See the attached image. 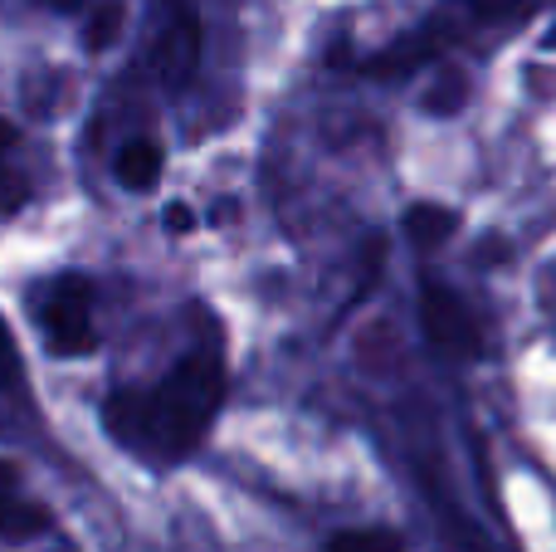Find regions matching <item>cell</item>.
<instances>
[{
	"label": "cell",
	"mask_w": 556,
	"mask_h": 552,
	"mask_svg": "<svg viewBox=\"0 0 556 552\" xmlns=\"http://www.w3.org/2000/svg\"><path fill=\"white\" fill-rule=\"evenodd\" d=\"M225 401V367L211 348L181 357L152 391H117L108 401V426L162 460H181L201 446Z\"/></svg>",
	"instance_id": "cell-1"
},
{
	"label": "cell",
	"mask_w": 556,
	"mask_h": 552,
	"mask_svg": "<svg viewBox=\"0 0 556 552\" xmlns=\"http://www.w3.org/2000/svg\"><path fill=\"white\" fill-rule=\"evenodd\" d=\"M39 328H45V342L59 352V357H78L98 342L93 333V289H88L78 274H64L54 279L45 293H39Z\"/></svg>",
	"instance_id": "cell-2"
},
{
	"label": "cell",
	"mask_w": 556,
	"mask_h": 552,
	"mask_svg": "<svg viewBox=\"0 0 556 552\" xmlns=\"http://www.w3.org/2000/svg\"><path fill=\"white\" fill-rule=\"evenodd\" d=\"M420 318H425V333H430L434 348L459 352V357H473V352L483 348L479 318H473L450 289H440V284H430V289L420 293Z\"/></svg>",
	"instance_id": "cell-3"
},
{
	"label": "cell",
	"mask_w": 556,
	"mask_h": 552,
	"mask_svg": "<svg viewBox=\"0 0 556 552\" xmlns=\"http://www.w3.org/2000/svg\"><path fill=\"white\" fill-rule=\"evenodd\" d=\"M49 528L45 504L20 494L15 465H0V538H35Z\"/></svg>",
	"instance_id": "cell-4"
},
{
	"label": "cell",
	"mask_w": 556,
	"mask_h": 552,
	"mask_svg": "<svg viewBox=\"0 0 556 552\" xmlns=\"http://www.w3.org/2000/svg\"><path fill=\"white\" fill-rule=\"evenodd\" d=\"M191 64H195V25L176 10L172 25L162 29V45H156V74L176 84V78L191 74Z\"/></svg>",
	"instance_id": "cell-5"
},
{
	"label": "cell",
	"mask_w": 556,
	"mask_h": 552,
	"mask_svg": "<svg viewBox=\"0 0 556 552\" xmlns=\"http://www.w3.org/2000/svg\"><path fill=\"white\" fill-rule=\"evenodd\" d=\"M113 166H117V181H123L127 191H152V186L162 181V147L137 137V142H127L123 152H117Z\"/></svg>",
	"instance_id": "cell-6"
},
{
	"label": "cell",
	"mask_w": 556,
	"mask_h": 552,
	"mask_svg": "<svg viewBox=\"0 0 556 552\" xmlns=\"http://www.w3.org/2000/svg\"><path fill=\"white\" fill-rule=\"evenodd\" d=\"M327 552H405V543L391 528H352V534H337Z\"/></svg>",
	"instance_id": "cell-7"
},
{
	"label": "cell",
	"mask_w": 556,
	"mask_h": 552,
	"mask_svg": "<svg viewBox=\"0 0 556 552\" xmlns=\"http://www.w3.org/2000/svg\"><path fill=\"white\" fill-rule=\"evenodd\" d=\"M117 35H123V5H117V0H103V5L88 15V25H84V45L98 54V49H108Z\"/></svg>",
	"instance_id": "cell-8"
},
{
	"label": "cell",
	"mask_w": 556,
	"mask_h": 552,
	"mask_svg": "<svg viewBox=\"0 0 556 552\" xmlns=\"http://www.w3.org/2000/svg\"><path fill=\"white\" fill-rule=\"evenodd\" d=\"M405 230H410L420 244H434L454 230V215L444 211V205H415V211L405 215Z\"/></svg>",
	"instance_id": "cell-9"
},
{
	"label": "cell",
	"mask_w": 556,
	"mask_h": 552,
	"mask_svg": "<svg viewBox=\"0 0 556 552\" xmlns=\"http://www.w3.org/2000/svg\"><path fill=\"white\" fill-rule=\"evenodd\" d=\"M15 381H20V348H15V338H10L5 318H0V391L15 387Z\"/></svg>",
	"instance_id": "cell-10"
},
{
	"label": "cell",
	"mask_w": 556,
	"mask_h": 552,
	"mask_svg": "<svg viewBox=\"0 0 556 552\" xmlns=\"http://www.w3.org/2000/svg\"><path fill=\"white\" fill-rule=\"evenodd\" d=\"M10 152H15V127L0 117V181H5V166H10Z\"/></svg>",
	"instance_id": "cell-11"
},
{
	"label": "cell",
	"mask_w": 556,
	"mask_h": 552,
	"mask_svg": "<svg viewBox=\"0 0 556 552\" xmlns=\"http://www.w3.org/2000/svg\"><path fill=\"white\" fill-rule=\"evenodd\" d=\"M195 225V215L186 211V205H172V211H166V230H191Z\"/></svg>",
	"instance_id": "cell-12"
},
{
	"label": "cell",
	"mask_w": 556,
	"mask_h": 552,
	"mask_svg": "<svg viewBox=\"0 0 556 552\" xmlns=\"http://www.w3.org/2000/svg\"><path fill=\"white\" fill-rule=\"evenodd\" d=\"M54 5L59 10H74V5H84V0H54Z\"/></svg>",
	"instance_id": "cell-13"
}]
</instances>
